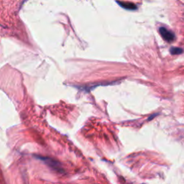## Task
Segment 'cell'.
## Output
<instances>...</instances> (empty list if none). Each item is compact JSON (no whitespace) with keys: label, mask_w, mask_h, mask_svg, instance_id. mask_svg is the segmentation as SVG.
<instances>
[{"label":"cell","mask_w":184,"mask_h":184,"mask_svg":"<svg viewBox=\"0 0 184 184\" xmlns=\"http://www.w3.org/2000/svg\"><path fill=\"white\" fill-rule=\"evenodd\" d=\"M159 32L160 33L161 36L163 37V38L165 40L168 41V42H172L175 39V34L172 31L166 29V27H160L159 29Z\"/></svg>","instance_id":"1"},{"label":"cell","mask_w":184,"mask_h":184,"mask_svg":"<svg viewBox=\"0 0 184 184\" xmlns=\"http://www.w3.org/2000/svg\"><path fill=\"white\" fill-rule=\"evenodd\" d=\"M39 158L42 160L44 161L46 164H48V166H50L51 168L56 169V170H59L61 169V166H60L59 163L57 162L56 160H54L51 158H49V157H39Z\"/></svg>","instance_id":"2"},{"label":"cell","mask_w":184,"mask_h":184,"mask_svg":"<svg viewBox=\"0 0 184 184\" xmlns=\"http://www.w3.org/2000/svg\"><path fill=\"white\" fill-rule=\"evenodd\" d=\"M117 2L118 5H119L120 7L128 9V10H135L137 9L136 5L131 2Z\"/></svg>","instance_id":"3"},{"label":"cell","mask_w":184,"mask_h":184,"mask_svg":"<svg viewBox=\"0 0 184 184\" xmlns=\"http://www.w3.org/2000/svg\"><path fill=\"white\" fill-rule=\"evenodd\" d=\"M170 52L173 55H178V54H181L183 52V50L180 48H171Z\"/></svg>","instance_id":"4"}]
</instances>
